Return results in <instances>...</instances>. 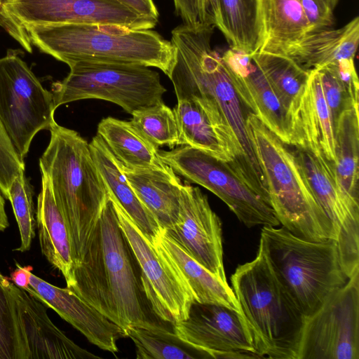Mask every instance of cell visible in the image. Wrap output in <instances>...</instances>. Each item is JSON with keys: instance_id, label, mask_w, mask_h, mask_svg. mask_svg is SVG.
<instances>
[{"instance_id": "28", "label": "cell", "mask_w": 359, "mask_h": 359, "mask_svg": "<svg viewBox=\"0 0 359 359\" xmlns=\"http://www.w3.org/2000/svg\"><path fill=\"white\" fill-rule=\"evenodd\" d=\"M358 107L344 111L337 120L334 126L335 159L332 163L341 189L350 198L359 203Z\"/></svg>"}, {"instance_id": "35", "label": "cell", "mask_w": 359, "mask_h": 359, "mask_svg": "<svg viewBox=\"0 0 359 359\" xmlns=\"http://www.w3.org/2000/svg\"><path fill=\"white\" fill-rule=\"evenodd\" d=\"M316 69L334 128L338 117L344 111L359 107V95L355 94L341 79L333 64Z\"/></svg>"}, {"instance_id": "6", "label": "cell", "mask_w": 359, "mask_h": 359, "mask_svg": "<svg viewBox=\"0 0 359 359\" xmlns=\"http://www.w3.org/2000/svg\"><path fill=\"white\" fill-rule=\"evenodd\" d=\"M246 128L264 174L271 207L280 224L306 240L337 239L334 228L314 196L292 146L252 113Z\"/></svg>"}, {"instance_id": "40", "label": "cell", "mask_w": 359, "mask_h": 359, "mask_svg": "<svg viewBox=\"0 0 359 359\" xmlns=\"http://www.w3.org/2000/svg\"><path fill=\"white\" fill-rule=\"evenodd\" d=\"M9 226L8 217L5 209L4 197L0 191V231H4Z\"/></svg>"}, {"instance_id": "13", "label": "cell", "mask_w": 359, "mask_h": 359, "mask_svg": "<svg viewBox=\"0 0 359 359\" xmlns=\"http://www.w3.org/2000/svg\"><path fill=\"white\" fill-rule=\"evenodd\" d=\"M109 194L121 229L138 263L144 292L154 313L170 324L187 319L195 302L189 290L153 243Z\"/></svg>"}, {"instance_id": "7", "label": "cell", "mask_w": 359, "mask_h": 359, "mask_svg": "<svg viewBox=\"0 0 359 359\" xmlns=\"http://www.w3.org/2000/svg\"><path fill=\"white\" fill-rule=\"evenodd\" d=\"M260 236L273 269L305 317L348 280L335 240H306L283 226H262Z\"/></svg>"}, {"instance_id": "32", "label": "cell", "mask_w": 359, "mask_h": 359, "mask_svg": "<svg viewBox=\"0 0 359 359\" xmlns=\"http://www.w3.org/2000/svg\"><path fill=\"white\" fill-rule=\"evenodd\" d=\"M14 283L0 271V359H27Z\"/></svg>"}, {"instance_id": "3", "label": "cell", "mask_w": 359, "mask_h": 359, "mask_svg": "<svg viewBox=\"0 0 359 359\" xmlns=\"http://www.w3.org/2000/svg\"><path fill=\"white\" fill-rule=\"evenodd\" d=\"M231 282L257 357L297 359L305 316L260 243L255 257L238 265Z\"/></svg>"}, {"instance_id": "39", "label": "cell", "mask_w": 359, "mask_h": 359, "mask_svg": "<svg viewBox=\"0 0 359 359\" xmlns=\"http://www.w3.org/2000/svg\"><path fill=\"white\" fill-rule=\"evenodd\" d=\"M136 13L158 20L159 13L153 0H118Z\"/></svg>"}, {"instance_id": "34", "label": "cell", "mask_w": 359, "mask_h": 359, "mask_svg": "<svg viewBox=\"0 0 359 359\" xmlns=\"http://www.w3.org/2000/svg\"><path fill=\"white\" fill-rule=\"evenodd\" d=\"M33 189L24 172L13 181L9 190L8 198L19 228L20 245L15 251L25 252L30 249L35 236L36 221L33 201Z\"/></svg>"}, {"instance_id": "27", "label": "cell", "mask_w": 359, "mask_h": 359, "mask_svg": "<svg viewBox=\"0 0 359 359\" xmlns=\"http://www.w3.org/2000/svg\"><path fill=\"white\" fill-rule=\"evenodd\" d=\"M97 135L124 168L148 169L163 163L158 156V149L139 134L129 121L104 118L98 124Z\"/></svg>"}, {"instance_id": "18", "label": "cell", "mask_w": 359, "mask_h": 359, "mask_svg": "<svg viewBox=\"0 0 359 359\" xmlns=\"http://www.w3.org/2000/svg\"><path fill=\"white\" fill-rule=\"evenodd\" d=\"M43 304L82 333L98 348L118 351L117 341L127 337L126 332L88 304L68 287L55 286L32 273L24 288Z\"/></svg>"}, {"instance_id": "25", "label": "cell", "mask_w": 359, "mask_h": 359, "mask_svg": "<svg viewBox=\"0 0 359 359\" xmlns=\"http://www.w3.org/2000/svg\"><path fill=\"white\" fill-rule=\"evenodd\" d=\"M89 146L93 160L108 191L152 242L161 228L139 200L118 161L99 135L93 137Z\"/></svg>"}, {"instance_id": "33", "label": "cell", "mask_w": 359, "mask_h": 359, "mask_svg": "<svg viewBox=\"0 0 359 359\" xmlns=\"http://www.w3.org/2000/svg\"><path fill=\"white\" fill-rule=\"evenodd\" d=\"M129 121L136 131L158 149L180 145L179 132L173 109L163 102L134 111Z\"/></svg>"}, {"instance_id": "2", "label": "cell", "mask_w": 359, "mask_h": 359, "mask_svg": "<svg viewBox=\"0 0 359 359\" xmlns=\"http://www.w3.org/2000/svg\"><path fill=\"white\" fill-rule=\"evenodd\" d=\"M39 158L65 223L74 264L84 255L108 198L107 188L93 160L89 143L76 131L55 123Z\"/></svg>"}, {"instance_id": "26", "label": "cell", "mask_w": 359, "mask_h": 359, "mask_svg": "<svg viewBox=\"0 0 359 359\" xmlns=\"http://www.w3.org/2000/svg\"><path fill=\"white\" fill-rule=\"evenodd\" d=\"M262 40L257 52L285 55L309 33L299 0H260Z\"/></svg>"}, {"instance_id": "19", "label": "cell", "mask_w": 359, "mask_h": 359, "mask_svg": "<svg viewBox=\"0 0 359 359\" xmlns=\"http://www.w3.org/2000/svg\"><path fill=\"white\" fill-rule=\"evenodd\" d=\"M19 316L27 346V359L99 358L68 338L50 319L46 308L14 284Z\"/></svg>"}, {"instance_id": "5", "label": "cell", "mask_w": 359, "mask_h": 359, "mask_svg": "<svg viewBox=\"0 0 359 359\" xmlns=\"http://www.w3.org/2000/svg\"><path fill=\"white\" fill-rule=\"evenodd\" d=\"M213 29V27L194 28L184 25L172 29L170 41L175 60L169 78L177 100H205L219 108L247 162L266 182L248 134L244 106L222 55L212 49Z\"/></svg>"}, {"instance_id": "10", "label": "cell", "mask_w": 359, "mask_h": 359, "mask_svg": "<svg viewBox=\"0 0 359 359\" xmlns=\"http://www.w3.org/2000/svg\"><path fill=\"white\" fill-rule=\"evenodd\" d=\"M55 110L53 93L16 51L0 57V121L21 161L35 135L56 123Z\"/></svg>"}, {"instance_id": "20", "label": "cell", "mask_w": 359, "mask_h": 359, "mask_svg": "<svg viewBox=\"0 0 359 359\" xmlns=\"http://www.w3.org/2000/svg\"><path fill=\"white\" fill-rule=\"evenodd\" d=\"M293 145L322 153L334 161V128L317 69L309 70V77L298 106L292 116Z\"/></svg>"}, {"instance_id": "41", "label": "cell", "mask_w": 359, "mask_h": 359, "mask_svg": "<svg viewBox=\"0 0 359 359\" xmlns=\"http://www.w3.org/2000/svg\"><path fill=\"white\" fill-rule=\"evenodd\" d=\"M2 1H3V0H0V6H1V4H2Z\"/></svg>"}, {"instance_id": "36", "label": "cell", "mask_w": 359, "mask_h": 359, "mask_svg": "<svg viewBox=\"0 0 359 359\" xmlns=\"http://www.w3.org/2000/svg\"><path fill=\"white\" fill-rule=\"evenodd\" d=\"M174 5L183 25L194 28L216 27L224 34L219 0H174Z\"/></svg>"}, {"instance_id": "22", "label": "cell", "mask_w": 359, "mask_h": 359, "mask_svg": "<svg viewBox=\"0 0 359 359\" xmlns=\"http://www.w3.org/2000/svg\"><path fill=\"white\" fill-rule=\"evenodd\" d=\"M119 165L139 200L159 226L166 231L171 229L179 216L183 184L177 173L164 163L148 169L133 170Z\"/></svg>"}, {"instance_id": "31", "label": "cell", "mask_w": 359, "mask_h": 359, "mask_svg": "<svg viewBox=\"0 0 359 359\" xmlns=\"http://www.w3.org/2000/svg\"><path fill=\"white\" fill-rule=\"evenodd\" d=\"M126 335L134 342L138 359L209 358L179 339L173 329L169 331L161 324L151 328L130 327Z\"/></svg>"}, {"instance_id": "30", "label": "cell", "mask_w": 359, "mask_h": 359, "mask_svg": "<svg viewBox=\"0 0 359 359\" xmlns=\"http://www.w3.org/2000/svg\"><path fill=\"white\" fill-rule=\"evenodd\" d=\"M224 36L231 48L252 55L262 45L260 0H219Z\"/></svg>"}, {"instance_id": "1", "label": "cell", "mask_w": 359, "mask_h": 359, "mask_svg": "<svg viewBox=\"0 0 359 359\" xmlns=\"http://www.w3.org/2000/svg\"><path fill=\"white\" fill-rule=\"evenodd\" d=\"M67 287L126 333L130 327L151 328L159 324L151 316L154 312L144 292L138 263L121 229L109 192Z\"/></svg>"}, {"instance_id": "4", "label": "cell", "mask_w": 359, "mask_h": 359, "mask_svg": "<svg viewBox=\"0 0 359 359\" xmlns=\"http://www.w3.org/2000/svg\"><path fill=\"white\" fill-rule=\"evenodd\" d=\"M26 35L29 45L68 66L78 62L137 65L158 68L169 77L175 60L171 41L151 29L62 24L32 27Z\"/></svg>"}, {"instance_id": "21", "label": "cell", "mask_w": 359, "mask_h": 359, "mask_svg": "<svg viewBox=\"0 0 359 359\" xmlns=\"http://www.w3.org/2000/svg\"><path fill=\"white\" fill-rule=\"evenodd\" d=\"M152 243L186 285L196 302L221 304L239 311L236 298L229 284L189 255L165 230L161 229Z\"/></svg>"}, {"instance_id": "14", "label": "cell", "mask_w": 359, "mask_h": 359, "mask_svg": "<svg viewBox=\"0 0 359 359\" xmlns=\"http://www.w3.org/2000/svg\"><path fill=\"white\" fill-rule=\"evenodd\" d=\"M293 147L314 196L334 228L340 263L349 278L359 270V203L341 189L332 161L322 153Z\"/></svg>"}, {"instance_id": "38", "label": "cell", "mask_w": 359, "mask_h": 359, "mask_svg": "<svg viewBox=\"0 0 359 359\" xmlns=\"http://www.w3.org/2000/svg\"><path fill=\"white\" fill-rule=\"evenodd\" d=\"M309 26V33L329 29L334 24L338 0H299Z\"/></svg>"}, {"instance_id": "16", "label": "cell", "mask_w": 359, "mask_h": 359, "mask_svg": "<svg viewBox=\"0 0 359 359\" xmlns=\"http://www.w3.org/2000/svg\"><path fill=\"white\" fill-rule=\"evenodd\" d=\"M166 231L189 255L228 283L223 261L222 222L199 188L189 183L182 184L177 220Z\"/></svg>"}, {"instance_id": "23", "label": "cell", "mask_w": 359, "mask_h": 359, "mask_svg": "<svg viewBox=\"0 0 359 359\" xmlns=\"http://www.w3.org/2000/svg\"><path fill=\"white\" fill-rule=\"evenodd\" d=\"M359 42V18L343 27L306 34L286 53L306 70L316 69L343 59H354Z\"/></svg>"}, {"instance_id": "17", "label": "cell", "mask_w": 359, "mask_h": 359, "mask_svg": "<svg viewBox=\"0 0 359 359\" xmlns=\"http://www.w3.org/2000/svg\"><path fill=\"white\" fill-rule=\"evenodd\" d=\"M222 58L243 106L283 142L292 146L291 118L252 55L230 48Z\"/></svg>"}, {"instance_id": "37", "label": "cell", "mask_w": 359, "mask_h": 359, "mask_svg": "<svg viewBox=\"0 0 359 359\" xmlns=\"http://www.w3.org/2000/svg\"><path fill=\"white\" fill-rule=\"evenodd\" d=\"M24 171L25 163L19 158L0 121V191L6 199L13 181Z\"/></svg>"}, {"instance_id": "29", "label": "cell", "mask_w": 359, "mask_h": 359, "mask_svg": "<svg viewBox=\"0 0 359 359\" xmlns=\"http://www.w3.org/2000/svg\"><path fill=\"white\" fill-rule=\"evenodd\" d=\"M252 57L268 80L292 121V116L307 83L309 70L285 55L257 52Z\"/></svg>"}, {"instance_id": "15", "label": "cell", "mask_w": 359, "mask_h": 359, "mask_svg": "<svg viewBox=\"0 0 359 359\" xmlns=\"http://www.w3.org/2000/svg\"><path fill=\"white\" fill-rule=\"evenodd\" d=\"M182 341L209 358H258L240 311L194 302L187 319L172 324Z\"/></svg>"}, {"instance_id": "24", "label": "cell", "mask_w": 359, "mask_h": 359, "mask_svg": "<svg viewBox=\"0 0 359 359\" xmlns=\"http://www.w3.org/2000/svg\"><path fill=\"white\" fill-rule=\"evenodd\" d=\"M36 221L41 252L59 270L67 285L74 268L67 227L55 203L48 180L41 175V189L37 197Z\"/></svg>"}, {"instance_id": "11", "label": "cell", "mask_w": 359, "mask_h": 359, "mask_svg": "<svg viewBox=\"0 0 359 359\" xmlns=\"http://www.w3.org/2000/svg\"><path fill=\"white\" fill-rule=\"evenodd\" d=\"M158 156L175 173L215 194L245 226L280 224L272 208L224 163L187 145L170 151L158 150Z\"/></svg>"}, {"instance_id": "9", "label": "cell", "mask_w": 359, "mask_h": 359, "mask_svg": "<svg viewBox=\"0 0 359 359\" xmlns=\"http://www.w3.org/2000/svg\"><path fill=\"white\" fill-rule=\"evenodd\" d=\"M158 21L118 0H3L0 6V25L29 53L26 32L34 26L89 24L150 29Z\"/></svg>"}, {"instance_id": "12", "label": "cell", "mask_w": 359, "mask_h": 359, "mask_svg": "<svg viewBox=\"0 0 359 359\" xmlns=\"http://www.w3.org/2000/svg\"><path fill=\"white\" fill-rule=\"evenodd\" d=\"M297 359H359V270L305 317Z\"/></svg>"}, {"instance_id": "8", "label": "cell", "mask_w": 359, "mask_h": 359, "mask_svg": "<svg viewBox=\"0 0 359 359\" xmlns=\"http://www.w3.org/2000/svg\"><path fill=\"white\" fill-rule=\"evenodd\" d=\"M62 81L52 84L55 108L77 100H103L128 114L163 102L166 89L159 74L149 67L119 63L78 62Z\"/></svg>"}]
</instances>
